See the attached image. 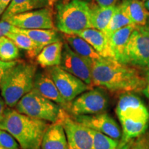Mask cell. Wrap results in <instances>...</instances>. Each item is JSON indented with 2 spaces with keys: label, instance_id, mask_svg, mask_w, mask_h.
Listing matches in <instances>:
<instances>
[{
  "label": "cell",
  "instance_id": "obj_1",
  "mask_svg": "<svg viewBox=\"0 0 149 149\" xmlns=\"http://www.w3.org/2000/svg\"><path fill=\"white\" fill-rule=\"evenodd\" d=\"M91 69L93 86L113 93L142 92L146 85V77L137 68L113 59L102 57L93 61Z\"/></svg>",
  "mask_w": 149,
  "mask_h": 149
},
{
  "label": "cell",
  "instance_id": "obj_2",
  "mask_svg": "<svg viewBox=\"0 0 149 149\" xmlns=\"http://www.w3.org/2000/svg\"><path fill=\"white\" fill-rule=\"evenodd\" d=\"M50 124L7 108L0 128L10 133L22 149H41L43 137Z\"/></svg>",
  "mask_w": 149,
  "mask_h": 149
},
{
  "label": "cell",
  "instance_id": "obj_3",
  "mask_svg": "<svg viewBox=\"0 0 149 149\" xmlns=\"http://www.w3.org/2000/svg\"><path fill=\"white\" fill-rule=\"evenodd\" d=\"M36 73L35 65L24 61H17L6 71L1 80L0 92L7 107H15L18 102L33 90Z\"/></svg>",
  "mask_w": 149,
  "mask_h": 149
},
{
  "label": "cell",
  "instance_id": "obj_4",
  "mask_svg": "<svg viewBox=\"0 0 149 149\" xmlns=\"http://www.w3.org/2000/svg\"><path fill=\"white\" fill-rule=\"evenodd\" d=\"M91 8L84 0H70L57 6V29L66 35H77L81 31L92 27Z\"/></svg>",
  "mask_w": 149,
  "mask_h": 149
},
{
  "label": "cell",
  "instance_id": "obj_5",
  "mask_svg": "<svg viewBox=\"0 0 149 149\" xmlns=\"http://www.w3.org/2000/svg\"><path fill=\"white\" fill-rule=\"evenodd\" d=\"M19 113L38 120L51 122H59L63 108L32 90L26 94L15 106Z\"/></svg>",
  "mask_w": 149,
  "mask_h": 149
},
{
  "label": "cell",
  "instance_id": "obj_6",
  "mask_svg": "<svg viewBox=\"0 0 149 149\" xmlns=\"http://www.w3.org/2000/svg\"><path fill=\"white\" fill-rule=\"evenodd\" d=\"M108 104V97L102 89L91 88L70 102L64 110L71 116L94 115L104 113Z\"/></svg>",
  "mask_w": 149,
  "mask_h": 149
},
{
  "label": "cell",
  "instance_id": "obj_7",
  "mask_svg": "<svg viewBox=\"0 0 149 149\" xmlns=\"http://www.w3.org/2000/svg\"><path fill=\"white\" fill-rule=\"evenodd\" d=\"M127 63L149 70V31L145 26H135L126 48Z\"/></svg>",
  "mask_w": 149,
  "mask_h": 149
},
{
  "label": "cell",
  "instance_id": "obj_8",
  "mask_svg": "<svg viewBox=\"0 0 149 149\" xmlns=\"http://www.w3.org/2000/svg\"><path fill=\"white\" fill-rule=\"evenodd\" d=\"M61 95L70 103L81 93L90 90L92 87L82 80L61 68L60 66H52L46 69Z\"/></svg>",
  "mask_w": 149,
  "mask_h": 149
},
{
  "label": "cell",
  "instance_id": "obj_9",
  "mask_svg": "<svg viewBox=\"0 0 149 149\" xmlns=\"http://www.w3.org/2000/svg\"><path fill=\"white\" fill-rule=\"evenodd\" d=\"M59 122L66 133L69 149H93V137L91 130L74 120L63 109Z\"/></svg>",
  "mask_w": 149,
  "mask_h": 149
},
{
  "label": "cell",
  "instance_id": "obj_10",
  "mask_svg": "<svg viewBox=\"0 0 149 149\" xmlns=\"http://www.w3.org/2000/svg\"><path fill=\"white\" fill-rule=\"evenodd\" d=\"M22 29H53V11L49 7L11 16L5 20Z\"/></svg>",
  "mask_w": 149,
  "mask_h": 149
},
{
  "label": "cell",
  "instance_id": "obj_11",
  "mask_svg": "<svg viewBox=\"0 0 149 149\" xmlns=\"http://www.w3.org/2000/svg\"><path fill=\"white\" fill-rule=\"evenodd\" d=\"M93 61L84 58L76 53L70 48L68 43L64 44L62 53V59L59 66L82 80L84 82L92 87V66Z\"/></svg>",
  "mask_w": 149,
  "mask_h": 149
},
{
  "label": "cell",
  "instance_id": "obj_12",
  "mask_svg": "<svg viewBox=\"0 0 149 149\" xmlns=\"http://www.w3.org/2000/svg\"><path fill=\"white\" fill-rule=\"evenodd\" d=\"M71 117L86 127L103 133L111 138L119 141L122 138V132L120 126L116 121L107 113L104 112L98 114Z\"/></svg>",
  "mask_w": 149,
  "mask_h": 149
},
{
  "label": "cell",
  "instance_id": "obj_13",
  "mask_svg": "<svg viewBox=\"0 0 149 149\" xmlns=\"http://www.w3.org/2000/svg\"><path fill=\"white\" fill-rule=\"evenodd\" d=\"M115 111L118 119L128 118L149 122L148 109L141 98L133 93H124L120 95Z\"/></svg>",
  "mask_w": 149,
  "mask_h": 149
},
{
  "label": "cell",
  "instance_id": "obj_14",
  "mask_svg": "<svg viewBox=\"0 0 149 149\" xmlns=\"http://www.w3.org/2000/svg\"><path fill=\"white\" fill-rule=\"evenodd\" d=\"M35 92L51 100L66 109L68 104L62 96L48 72H38L35 74L33 88Z\"/></svg>",
  "mask_w": 149,
  "mask_h": 149
},
{
  "label": "cell",
  "instance_id": "obj_15",
  "mask_svg": "<svg viewBox=\"0 0 149 149\" xmlns=\"http://www.w3.org/2000/svg\"><path fill=\"white\" fill-rule=\"evenodd\" d=\"M135 26L130 25L115 31L109 37V44L113 59L121 64H128L126 48L130 37Z\"/></svg>",
  "mask_w": 149,
  "mask_h": 149
},
{
  "label": "cell",
  "instance_id": "obj_16",
  "mask_svg": "<svg viewBox=\"0 0 149 149\" xmlns=\"http://www.w3.org/2000/svg\"><path fill=\"white\" fill-rule=\"evenodd\" d=\"M77 35L86 41L103 58L113 59L109 37L103 31L91 28L81 31Z\"/></svg>",
  "mask_w": 149,
  "mask_h": 149
},
{
  "label": "cell",
  "instance_id": "obj_17",
  "mask_svg": "<svg viewBox=\"0 0 149 149\" xmlns=\"http://www.w3.org/2000/svg\"><path fill=\"white\" fill-rule=\"evenodd\" d=\"M41 149H69L64 126L59 121L51 124L46 129Z\"/></svg>",
  "mask_w": 149,
  "mask_h": 149
},
{
  "label": "cell",
  "instance_id": "obj_18",
  "mask_svg": "<svg viewBox=\"0 0 149 149\" xmlns=\"http://www.w3.org/2000/svg\"><path fill=\"white\" fill-rule=\"evenodd\" d=\"M122 125V138L120 141V149L127 148L132 139L137 138L143 135L148 127V122L144 120H134L128 118L119 119Z\"/></svg>",
  "mask_w": 149,
  "mask_h": 149
},
{
  "label": "cell",
  "instance_id": "obj_19",
  "mask_svg": "<svg viewBox=\"0 0 149 149\" xmlns=\"http://www.w3.org/2000/svg\"><path fill=\"white\" fill-rule=\"evenodd\" d=\"M119 6L135 26L146 25L149 13L141 0H122Z\"/></svg>",
  "mask_w": 149,
  "mask_h": 149
},
{
  "label": "cell",
  "instance_id": "obj_20",
  "mask_svg": "<svg viewBox=\"0 0 149 149\" xmlns=\"http://www.w3.org/2000/svg\"><path fill=\"white\" fill-rule=\"evenodd\" d=\"M51 4V0H12L1 15V20H6L11 16L23 13L47 8Z\"/></svg>",
  "mask_w": 149,
  "mask_h": 149
},
{
  "label": "cell",
  "instance_id": "obj_21",
  "mask_svg": "<svg viewBox=\"0 0 149 149\" xmlns=\"http://www.w3.org/2000/svg\"><path fill=\"white\" fill-rule=\"evenodd\" d=\"M10 33H19L26 35L42 48L53 43L61 42L60 36L55 29H22L13 26Z\"/></svg>",
  "mask_w": 149,
  "mask_h": 149
},
{
  "label": "cell",
  "instance_id": "obj_22",
  "mask_svg": "<svg viewBox=\"0 0 149 149\" xmlns=\"http://www.w3.org/2000/svg\"><path fill=\"white\" fill-rule=\"evenodd\" d=\"M64 44L61 42L46 46L36 57L37 63L42 67L59 66L62 59Z\"/></svg>",
  "mask_w": 149,
  "mask_h": 149
},
{
  "label": "cell",
  "instance_id": "obj_23",
  "mask_svg": "<svg viewBox=\"0 0 149 149\" xmlns=\"http://www.w3.org/2000/svg\"><path fill=\"white\" fill-rule=\"evenodd\" d=\"M66 40L68 45L73 51L84 58L91 61H94L102 59L97 51L86 41L77 35H66Z\"/></svg>",
  "mask_w": 149,
  "mask_h": 149
},
{
  "label": "cell",
  "instance_id": "obj_24",
  "mask_svg": "<svg viewBox=\"0 0 149 149\" xmlns=\"http://www.w3.org/2000/svg\"><path fill=\"white\" fill-rule=\"evenodd\" d=\"M116 6L98 7L91 9V23L93 29L104 31L107 29L114 14Z\"/></svg>",
  "mask_w": 149,
  "mask_h": 149
},
{
  "label": "cell",
  "instance_id": "obj_25",
  "mask_svg": "<svg viewBox=\"0 0 149 149\" xmlns=\"http://www.w3.org/2000/svg\"><path fill=\"white\" fill-rule=\"evenodd\" d=\"M15 42L19 48L26 51L31 58L37 57L43 48L26 35L19 33H9L6 35Z\"/></svg>",
  "mask_w": 149,
  "mask_h": 149
},
{
  "label": "cell",
  "instance_id": "obj_26",
  "mask_svg": "<svg viewBox=\"0 0 149 149\" xmlns=\"http://www.w3.org/2000/svg\"><path fill=\"white\" fill-rule=\"evenodd\" d=\"M130 25H134V24L132 23V22L125 14V13L120 8V6H116L114 14L104 33L108 37H109L115 31Z\"/></svg>",
  "mask_w": 149,
  "mask_h": 149
},
{
  "label": "cell",
  "instance_id": "obj_27",
  "mask_svg": "<svg viewBox=\"0 0 149 149\" xmlns=\"http://www.w3.org/2000/svg\"><path fill=\"white\" fill-rule=\"evenodd\" d=\"M19 57V48L6 36L0 37V59L5 62L16 61Z\"/></svg>",
  "mask_w": 149,
  "mask_h": 149
},
{
  "label": "cell",
  "instance_id": "obj_28",
  "mask_svg": "<svg viewBox=\"0 0 149 149\" xmlns=\"http://www.w3.org/2000/svg\"><path fill=\"white\" fill-rule=\"evenodd\" d=\"M93 137V149H120V141L89 128Z\"/></svg>",
  "mask_w": 149,
  "mask_h": 149
},
{
  "label": "cell",
  "instance_id": "obj_29",
  "mask_svg": "<svg viewBox=\"0 0 149 149\" xmlns=\"http://www.w3.org/2000/svg\"><path fill=\"white\" fill-rule=\"evenodd\" d=\"M0 146L6 149H19L15 139L8 132L0 128Z\"/></svg>",
  "mask_w": 149,
  "mask_h": 149
},
{
  "label": "cell",
  "instance_id": "obj_30",
  "mask_svg": "<svg viewBox=\"0 0 149 149\" xmlns=\"http://www.w3.org/2000/svg\"><path fill=\"white\" fill-rule=\"evenodd\" d=\"M18 61H9V62H5V61H1L0 59V86H1V83L2 78L3 77V74H5L6 71L9 68L13 66L17 63Z\"/></svg>",
  "mask_w": 149,
  "mask_h": 149
},
{
  "label": "cell",
  "instance_id": "obj_31",
  "mask_svg": "<svg viewBox=\"0 0 149 149\" xmlns=\"http://www.w3.org/2000/svg\"><path fill=\"white\" fill-rule=\"evenodd\" d=\"M13 26L11 25L5 20H0V37L6 36L8 33H10Z\"/></svg>",
  "mask_w": 149,
  "mask_h": 149
},
{
  "label": "cell",
  "instance_id": "obj_32",
  "mask_svg": "<svg viewBox=\"0 0 149 149\" xmlns=\"http://www.w3.org/2000/svg\"><path fill=\"white\" fill-rule=\"evenodd\" d=\"M100 6L108 7L115 6L118 0H95Z\"/></svg>",
  "mask_w": 149,
  "mask_h": 149
},
{
  "label": "cell",
  "instance_id": "obj_33",
  "mask_svg": "<svg viewBox=\"0 0 149 149\" xmlns=\"http://www.w3.org/2000/svg\"><path fill=\"white\" fill-rule=\"evenodd\" d=\"M11 1L12 0H0V16L2 15L4 11L10 5Z\"/></svg>",
  "mask_w": 149,
  "mask_h": 149
},
{
  "label": "cell",
  "instance_id": "obj_34",
  "mask_svg": "<svg viewBox=\"0 0 149 149\" xmlns=\"http://www.w3.org/2000/svg\"><path fill=\"white\" fill-rule=\"evenodd\" d=\"M7 105L3 100V99L0 97V121L2 120L3 115H4L5 111L7 109Z\"/></svg>",
  "mask_w": 149,
  "mask_h": 149
},
{
  "label": "cell",
  "instance_id": "obj_35",
  "mask_svg": "<svg viewBox=\"0 0 149 149\" xmlns=\"http://www.w3.org/2000/svg\"><path fill=\"white\" fill-rule=\"evenodd\" d=\"M146 86H145L144 90L142 91V93L145 95V97L149 100V70H148V71L146 72Z\"/></svg>",
  "mask_w": 149,
  "mask_h": 149
},
{
  "label": "cell",
  "instance_id": "obj_36",
  "mask_svg": "<svg viewBox=\"0 0 149 149\" xmlns=\"http://www.w3.org/2000/svg\"><path fill=\"white\" fill-rule=\"evenodd\" d=\"M144 6L147 10V11L149 13V0H146V1H144Z\"/></svg>",
  "mask_w": 149,
  "mask_h": 149
},
{
  "label": "cell",
  "instance_id": "obj_37",
  "mask_svg": "<svg viewBox=\"0 0 149 149\" xmlns=\"http://www.w3.org/2000/svg\"><path fill=\"white\" fill-rule=\"evenodd\" d=\"M146 26L148 30L149 31V14H148V20H147V23H146Z\"/></svg>",
  "mask_w": 149,
  "mask_h": 149
},
{
  "label": "cell",
  "instance_id": "obj_38",
  "mask_svg": "<svg viewBox=\"0 0 149 149\" xmlns=\"http://www.w3.org/2000/svg\"><path fill=\"white\" fill-rule=\"evenodd\" d=\"M147 136H148V142H149V133H146Z\"/></svg>",
  "mask_w": 149,
  "mask_h": 149
},
{
  "label": "cell",
  "instance_id": "obj_39",
  "mask_svg": "<svg viewBox=\"0 0 149 149\" xmlns=\"http://www.w3.org/2000/svg\"><path fill=\"white\" fill-rule=\"evenodd\" d=\"M0 149H6V148H2V147L0 146Z\"/></svg>",
  "mask_w": 149,
  "mask_h": 149
},
{
  "label": "cell",
  "instance_id": "obj_40",
  "mask_svg": "<svg viewBox=\"0 0 149 149\" xmlns=\"http://www.w3.org/2000/svg\"><path fill=\"white\" fill-rule=\"evenodd\" d=\"M142 1H146V0H142Z\"/></svg>",
  "mask_w": 149,
  "mask_h": 149
}]
</instances>
